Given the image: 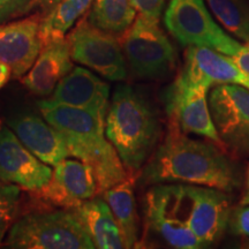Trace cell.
<instances>
[{"label": "cell", "mask_w": 249, "mask_h": 249, "mask_svg": "<svg viewBox=\"0 0 249 249\" xmlns=\"http://www.w3.org/2000/svg\"><path fill=\"white\" fill-rule=\"evenodd\" d=\"M232 59L236 64V66L249 75V44L242 45V48L239 50V52L234 57H232Z\"/></svg>", "instance_id": "obj_28"}, {"label": "cell", "mask_w": 249, "mask_h": 249, "mask_svg": "<svg viewBox=\"0 0 249 249\" xmlns=\"http://www.w3.org/2000/svg\"><path fill=\"white\" fill-rule=\"evenodd\" d=\"M145 223L171 247L198 249L204 245L188 226V201L183 185L160 183L144 198Z\"/></svg>", "instance_id": "obj_7"}, {"label": "cell", "mask_w": 249, "mask_h": 249, "mask_svg": "<svg viewBox=\"0 0 249 249\" xmlns=\"http://www.w3.org/2000/svg\"><path fill=\"white\" fill-rule=\"evenodd\" d=\"M232 231L236 234L249 236V204L235 210L232 217Z\"/></svg>", "instance_id": "obj_27"}, {"label": "cell", "mask_w": 249, "mask_h": 249, "mask_svg": "<svg viewBox=\"0 0 249 249\" xmlns=\"http://www.w3.org/2000/svg\"><path fill=\"white\" fill-rule=\"evenodd\" d=\"M241 204L242 205L249 204V167L247 171V179H246V192H245L244 197H242Z\"/></svg>", "instance_id": "obj_30"}, {"label": "cell", "mask_w": 249, "mask_h": 249, "mask_svg": "<svg viewBox=\"0 0 249 249\" xmlns=\"http://www.w3.org/2000/svg\"><path fill=\"white\" fill-rule=\"evenodd\" d=\"M93 0H60L40 20L39 38L43 45L52 40L65 38L80 18L91 7Z\"/></svg>", "instance_id": "obj_21"}, {"label": "cell", "mask_w": 249, "mask_h": 249, "mask_svg": "<svg viewBox=\"0 0 249 249\" xmlns=\"http://www.w3.org/2000/svg\"><path fill=\"white\" fill-rule=\"evenodd\" d=\"M96 248H124L123 236L110 205L102 197L83 201L74 208Z\"/></svg>", "instance_id": "obj_19"}, {"label": "cell", "mask_w": 249, "mask_h": 249, "mask_svg": "<svg viewBox=\"0 0 249 249\" xmlns=\"http://www.w3.org/2000/svg\"><path fill=\"white\" fill-rule=\"evenodd\" d=\"M208 102L226 149L249 155V89L233 83L216 85Z\"/></svg>", "instance_id": "obj_9"}, {"label": "cell", "mask_w": 249, "mask_h": 249, "mask_svg": "<svg viewBox=\"0 0 249 249\" xmlns=\"http://www.w3.org/2000/svg\"><path fill=\"white\" fill-rule=\"evenodd\" d=\"M208 89L204 86L179 87L172 83L165 91V108L169 119L176 121L183 133L203 136L226 151L211 117Z\"/></svg>", "instance_id": "obj_10"}, {"label": "cell", "mask_w": 249, "mask_h": 249, "mask_svg": "<svg viewBox=\"0 0 249 249\" xmlns=\"http://www.w3.org/2000/svg\"><path fill=\"white\" fill-rule=\"evenodd\" d=\"M53 167L51 180L42 189L33 192L39 200L54 207L73 209L98 195L97 180L89 164L76 158H65Z\"/></svg>", "instance_id": "obj_11"}, {"label": "cell", "mask_w": 249, "mask_h": 249, "mask_svg": "<svg viewBox=\"0 0 249 249\" xmlns=\"http://www.w3.org/2000/svg\"><path fill=\"white\" fill-rule=\"evenodd\" d=\"M4 245L14 249L96 248L74 208L27 213L12 225Z\"/></svg>", "instance_id": "obj_4"}, {"label": "cell", "mask_w": 249, "mask_h": 249, "mask_svg": "<svg viewBox=\"0 0 249 249\" xmlns=\"http://www.w3.org/2000/svg\"><path fill=\"white\" fill-rule=\"evenodd\" d=\"M110 86L83 67H74L59 81L50 101L107 116Z\"/></svg>", "instance_id": "obj_16"}, {"label": "cell", "mask_w": 249, "mask_h": 249, "mask_svg": "<svg viewBox=\"0 0 249 249\" xmlns=\"http://www.w3.org/2000/svg\"><path fill=\"white\" fill-rule=\"evenodd\" d=\"M40 113L65 140L70 156L89 164L97 180L98 195L128 178L119 155L105 135V118L82 108L37 101Z\"/></svg>", "instance_id": "obj_2"}, {"label": "cell", "mask_w": 249, "mask_h": 249, "mask_svg": "<svg viewBox=\"0 0 249 249\" xmlns=\"http://www.w3.org/2000/svg\"><path fill=\"white\" fill-rule=\"evenodd\" d=\"M144 185L185 182L231 192L238 183L232 164L213 142L193 140L174 120L164 141L143 167Z\"/></svg>", "instance_id": "obj_1"}, {"label": "cell", "mask_w": 249, "mask_h": 249, "mask_svg": "<svg viewBox=\"0 0 249 249\" xmlns=\"http://www.w3.org/2000/svg\"><path fill=\"white\" fill-rule=\"evenodd\" d=\"M52 170L24 147L9 127H0V180L29 192L42 189Z\"/></svg>", "instance_id": "obj_12"}, {"label": "cell", "mask_w": 249, "mask_h": 249, "mask_svg": "<svg viewBox=\"0 0 249 249\" xmlns=\"http://www.w3.org/2000/svg\"><path fill=\"white\" fill-rule=\"evenodd\" d=\"M60 1V0H38L37 4H39L44 9H50L57 4V2Z\"/></svg>", "instance_id": "obj_31"}, {"label": "cell", "mask_w": 249, "mask_h": 249, "mask_svg": "<svg viewBox=\"0 0 249 249\" xmlns=\"http://www.w3.org/2000/svg\"><path fill=\"white\" fill-rule=\"evenodd\" d=\"M120 44L133 74L140 79H161L176 67V51L157 21L139 15L121 34Z\"/></svg>", "instance_id": "obj_5"}, {"label": "cell", "mask_w": 249, "mask_h": 249, "mask_svg": "<svg viewBox=\"0 0 249 249\" xmlns=\"http://www.w3.org/2000/svg\"><path fill=\"white\" fill-rule=\"evenodd\" d=\"M136 11L130 0H93L88 21L99 29L121 35L132 26Z\"/></svg>", "instance_id": "obj_22"}, {"label": "cell", "mask_w": 249, "mask_h": 249, "mask_svg": "<svg viewBox=\"0 0 249 249\" xmlns=\"http://www.w3.org/2000/svg\"><path fill=\"white\" fill-rule=\"evenodd\" d=\"M188 201V226L204 247L223 235L230 219V200L211 187L183 186Z\"/></svg>", "instance_id": "obj_14"}, {"label": "cell", "mask_w": 249, "mask_h": 249, "mask_svg": "<svg viewBox=\"0 0 249 249\" xmlns=\"http://www.w3.org/2000/svg\"><path fill=\"white\" fill-rule=\"evenodd\" d=\"M135 178L129 177L103 193L119 226L124 248H133L139 241L138 213L134 196Z\"/></svg>", "instance_id": "obj_20"}, {"label": "cell", "mask_w": 249, "mask_h": 249, "mask_svg": "<svg viewBox=\"0 0 249 249\" xmlns=\"http://www.w3.org/2000/svg\"><path fill=\"white\" fill-rule=\"evenodd\" d=\"M7 124L24 147L43 163L54 166L70 157L61 134L44 118L30 112H18L9 118Z\"/></svg>", "instance_id": "obj_17"}, {"label": "cell", "mask_w": 249, "mask_h": 249, "mask_svg": "<svg viewBox=\"0 0 249 249\" xmlns=\"http://www.w3.org/2000/svg\"><path fill=\"white\" fill-rule=\"evenodd\" d=\"M165 27L183 46H202L234 57L242 45L214 22L203 0H171Z\"/></svg>", "instance_id": "obj_6"}, {"label": "cell", "mask_w": 249, "mask_h": 249, "mask_svg": "<svg viewBox=\"0 0 249 249\" xmlns=\"http://www.w3.org/2000/svg\"><path fill=\"white\" fill-rule=\"evenodd\" d=\"M133 7L139 15L152 21H160L161 11L164 7V0H130Z\"/></svg>", "instance_id": "obj_26"}, {"label": "cell", "mask_w": 249, "mask_h": 249, "mask_svg": "<svg viewBox=\"0 0 249 249\" xmlns=\"http://www.w3.org/2000/svg\"><path fill=\"white\" fill-rule=\"evenodd\" d=\"M217 20L239 39L249 43V6L245 0H207Z\"/></svg>", "instance_id": "obj_23"}, {"label": "cell", "mask_w": 249, "mask_h": 249, "mask_svg": "<svg viewBox=\"0 0 249 249\" xmlns=\"http://www.w3.org/2000/svg\"><path fill=\"white\" fill-rule=\"evenodd\" d=\"M108 107L105 135L128 176L136 179L160 136L158 117L148 99L128 85L117 87Z\"/></svg>", "instance_id": "obj_3"}, {"label": "cell", "mask_w": 249, "mask_h": 249, "mask_svg": "<svg viewBox=\"0 0 249 249\" xmlns=\"http://www.w3.org/2000/svg\"><path fill=\"white\" fill-rule=\"evenodd\" d=\"M20 187L0 180V245L14 224L20 203Z\"/></svg>", "instance_id": "obj_24"}, {"label": "cell", "mask_w": 249, "mask_h": 249, "mask_svg": "<svg viewBox=\"0 0 249 249\" xmlns=\"http://www.w3.org/2000/svg\"><path fill=\"white\" fill-rule=\"evenodd\" d=\"M233 83L249 89V75L242 71L232 57L202 46H188L186 64L173 85L179 87Z\"/></svg>", "instance_id": "obj_13"}, {"label": "cell", "mask_w": 249, "mask_h": 249, "mask_svg": "<svg viewBox=\"0 0 249 249\" xmlns=\"http://www.w3.org/2000/svg\"><path fill=\"white\" fill-rule=\"evenodd\" d=\"M12 76V70L8 65L0 61V89L8 82Z\"/></svg>", "instance_id": "obj_29"}, {"label": "cell", "mask_w": 249, "mask_h": 249, "mask_svg": "<svg viewBox=\"0 0 249 249\" xmlns=\"http://www.w3.org/2000/svg\"><path fill=\"white\" fill-rule=\"evenodd\" d=\"M71 60L67 38L52 40L43 45L38 57L21 82L34 95L46 97L53 92L59 81L71 71Z\"/></svg>", "instance_id": "obj_18"}, {"label": "cell", "mask_w": 249, "mask_h": 249, "mask_svg": "<svg viewBox=\"0 0 249 249\" xmlns=\"http://www.w3.org/2000/svg\"><path fill=\"white\" fill-rule=\"evenodd\" d=\"M67 40L74 61L110 81L126 79V58L116 35L95 27L86 17L71 30Z\"/></svg>", "instance_id": "obj_8"}, {"label": "cell", "mask_w": 249, "mask_h": 249, "mask_svg": "<svg viewBox=\"0 0 249 249\" xmlns=\"http://www.w3.org/2000/svg\"><path fill=\"white\" fill-rule=\"evenodd\" d=\"M39 15L0 24V61L8 65L13 79L30 70L43 48L39 38Z\"/></svg>", "instance_id": "obj_15"}, {"label": "cell", "mask_w": 249, "mask_h": 249, "mask_svg": "<svg viewBox=\"0 0 249 249\" xmlns=\"http://www.w3.org/2000/svg\"><path fill=\"white\" fill-rule=\"evenodd\" d=\"M38 0H0V24L27 14Z\"/></svg>", "instance_id": "obj_25"}]
</instances>
